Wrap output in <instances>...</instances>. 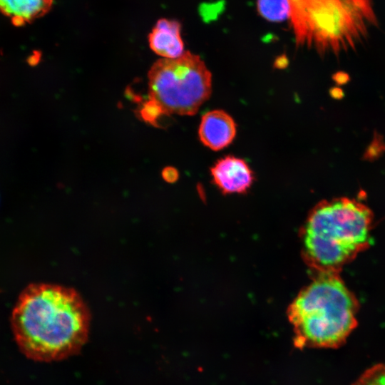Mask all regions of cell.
Segmentation results:
<instances>
[{
    "label": "cell",
    "mask_w": 385,
    "mask_h": 385,
    "mask_svg": "<svg viewBox=\"0 0 385 385\" xmlns=\"http://www.w3.org/2000/svg\"><path fill=\"white\" fill-rule=\"evenodd\" d=\"M351 385H385V363L369 368Z\"/></svg>",
    "instance_id": "8fae6325"
},
{
    "label": "cell",
    "mask_w": 385,
    "mask_h": 385,
    "mask_svg": "<svg viewBox=\"0 0 385 385\" xmlns=\"http://www.w3.org/2000/svg\"><path fill=\"white\" fill-rule=\"evenodd\" d=\"M210 173L214 184L224 194L245 192L254 180L246 161L233 155L219 159L211 168Z\"/></svg>",
    "instance_id": "8992f818"
},
{
    "label": "cell",
    "mask_w": 385,
    "mask_h": 385,
    "mask_svg": "<svg viewBox=\"0 0 385 385\" xmlns=\"http://www.w3.org/2000/svg\"><path fill=\"white\" fill-rule=\"evenodd\" d=\"M236 130V123L227 113L213 110L202 116L198 135L204 145L212 150H220L233 141Z\"/></svg>",
    "instance_id": "52a82bcc"
},
{
    "label": "cell",
    "mask_w": 385,
    "mask_h": 385,
    "mask_svg": "<svg viewBox=\"0 0 385 385\" xmlns=\"http://www.w3.org/2000/svg\"><path fill=\"white\" fill-rule=\"evenodd\" d=\"M148 42L150 48L163 58H176L185 52L181 25L175 20L159 19L148 36Z\"/></svg>",
    "instance_id": "ba28073f"
},
{
    "label": "cell",
    "mask_w": 385,
    "mask_h": 385,
    "mask_svg": "<svg viewBox=\"0 0 385 385\" xmlns=\"http://www.w3.org/2000/svg\"><path fill=\"white\" fill-rule=\"evenodd\" d=\"M332 80L338 86L346 84L350 81L349 75L344 71H337L332 75Z\"/></svg>",
    "instance_id": "9a60e30c"
},
{
    "label": "cell",
    "mask_w": 385,
    "mask_h": 385,
    "mask_svg": "<svg viewBox=\"0 0 385 385\" xmlns=\"http://www.w3.org/2000/svg\"><path fill=\"white\" fill-rule=\"evenodd\" d=\"M289 21L298 46L322 56L356 50L377 19L372 0H288Z\"/></svg>",
    "instance_id": "277c9868"
},
{
    "label": "cell",
    "mask_w": 385,
    "mask_h": 385,
    "mask_svg": "<svg viewBox=\"0 0 385 385\" xmlns=\"http://www.w3.org/2000/svg\"><path fill=\"white\" fill-rule=\"evenodd\" d=\"M165 114L162 106L155 100L149 98L140 108V115L145 122L156 125L158 120Z\"/></svg>",
    "instance_id": "7c38bea8"
},
{
    "label": "cell",
    "mask_w": 385,
    "mask_h": 385,
    "mask_svg": "<svg viewBox=\"0 0 385 385\" xmlns=\"http://www.w3.org/2000/svg\"><path fill=\"white\" fill-rule=\"evenodd\" d=\"M373 212L346 197L324 200L311 211L303 231L306 262L317 273L339 274L370 245Z\"/></svg>",
    "instance_id": "7a4b0ae2"
},
{
    "label": "cell",
    "mask_w": 385,
    "mask_h": 385,
    "mask_svg": "<svg viewBox=\"0 0 385 385\" xmlns=\"http://www.w3.org/2000/svg\"><path fill=\"white\" fill-rule=\"evenodd\" d=\"M260 15L271 22H281L289 19L288 0H257Z\"/></svg>",
    "instance_id": "30bf717a"
},
{
    "label": "cell",
    "mask_w": 385,
    "mask_h": 385,
    "mask_svg": "<svg viewBox=\"0 0 385 385\" xmlns=\"http://www.w3.org/2000/svg\"><path fill=\"white\" fill-rule=\"evenodd\" d=\"M53 0H0V12L16 26L31 23L51 9Z\"/></svg>",
    "instance_id": "9c48e42d"
},
{
    "label": "cell",
    "mask_w": 385,
    "mask_h": 385,
    "mask_svg": "<svg viewBox=\"0 0 385 385\" xmlns=\"http://www.w3.org/2000/svg\"><path fill=\"white\" fill-rule=\"evenodd\" d=\"M384 153H385V141L383 136L375 130L372 140L364 153L362 159L372 162L379 159Z\"/></svg>",
    "instance_id": "4fadbf2b"
},
{
    "label": "cell",
    "mask_w": 385,
    "mask_h": 385,
    "mask_svg": "<svg viewBox=\"0 0 385 385\" xmlns=\"http://www.w3.org/2000/svg\"><path fill=\"white\" fill-rule=\"evenodd\" d=\"M11 324L26 356L38 361H58L77 353L86 343L90 313L74 289L34 284L20 294Z\"/></svg>",
    "instance_id": "6da1fadb"
},
{
    "label": "cell",
    "mask_w": 385,
    "mask_h": 385,
    "mask_svg": "<svg viewBox=\"0 0 385 385\" xmlns=\"http://www.w3.org/2000/svg\"><path fill=\"white\" fill-rule=\"evenodd\" d=\"M163 178L168 183H174L178 178V170L173 167L165 168L162 172Z\"/></svg>",
    "instance_id": "5bb4252c"
},
{
    "label": "cell",
    "mask_w": 385,
    "mask_h": 385,
    "mask_svg": "<svg viewBox=\"0 0 385 385\" xmlns=\"http://www.w3.org/2000/svg\"><path fill=\"white\" fill-rule=\"evenodd\" d=\"M359 303L339 274L317 273L290 304L287 317L299 349H337L357 327Z\"/></svg>",
    "instance_id": "3957f363"
},
{
    "label": "cell",
    "mask_w": 385,
    "mask_h": 385,
    "mask_svg": "<svg viewBox=\"0 0 385 385\" xmlns=\"http://www.w3.org/2000/svg\"><path fill=\"white\" fill-rule=\"evenodd\" d=\"M329 95L334 99L340 100L344 98V93L339 86H334L330 88Z\"/></svg>",
    "instance_id": "2e32d148"
},
{
    "label": "cell",
    "mask_w": 385,
    "mask_h": 385,
    "mask_svg": "<svg viewBox=\"0 0 385 385\" xmlns=\"http://www.w3.org/2000/svg\"><path fill=\"white\" fill-rule=\"evenodd\" d=\"M149 98L165 114L192 115L210 98L212 75L201 58L185 51L178 58L157 61L148 72Z\"/></svg>",
    "instance_id": "5b68a950"
}]
</instances>
